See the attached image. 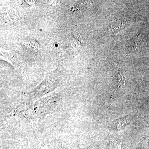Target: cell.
<instances>
[{
	"instance_id": "1",
	"label": "cell",
	"mask_w": 149,
	"mask_h": 149,
	"mask_svg": "<svg viewBox=\"0 0 149 149\" xmlns=\"http://www.w3.org/2000/svg\"><path fill=\"white\" fill-rule=\"evenodd\" d=\"M119 82L118 83V88H119L120 86L122 87L123 85H124V78L123 77L122 75H121V74H119Z\"/></svg>"
}]
</instances>
